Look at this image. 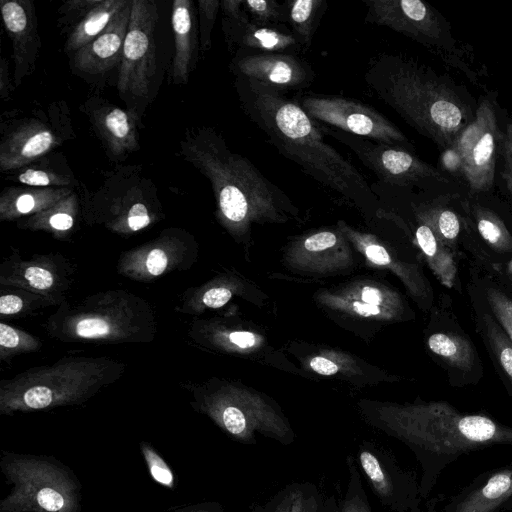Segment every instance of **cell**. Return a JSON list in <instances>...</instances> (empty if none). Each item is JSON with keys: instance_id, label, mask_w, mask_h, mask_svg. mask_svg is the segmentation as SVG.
I'll return each instance as SVG.
<instances>
[{"instance_id": "cell-1", "label": "cell", "mask_w": 512, "mask_h": 512, "mask_svg": "<svg viewBox=\"0 0 512 512\" xmlns=\"http://www.w3.org/2000/svg\"><path fill=\"white\" fill-rule=\"evenodd\" d=\"M235 87L244 113L281 155L347 200L357 204L374 201L365 177L324 140L319 123L298 102L284 92L241 77H236Z\"/></svg>"}, {"instance_id": "cell-2", "label": "cell", "mask_w": 512, "mask_h": 512, "mask_svg": "<svg viewBox=\"0 0 512 512\" xmlns=\"http://www.w3.org/2000/svg\"><path fill=\"white\" fill-rule=\"evenodd\" d=\"M364 81L380 101L440 151L453 146L475 117L477 103L465 87L405 55H378Z\"/></svg>"}, {"instance_id": "cell-3", "label": "cell", "mask_w": 512, "mask_h": 512, "mask_svg": "<svg viewBox=\"0 0 512 512\" xmlns=\"http://www.w3.org/2000/svg\"><path fill=\"white\" fill-rule=\"evenodd\" d=\"M381 428L418 460L421 499L429 496L442 471L460 456L497 445L512 446L511 426L485 414L463 413L445 401L395 410Z\"/></svg>"}, {"instance_id": "cell-4", "label": "cell", "mask_w": 512, "mask_h": 512, "mask_svg": "<svg viewBox=\"0 0 512 512\" xmlns=\"http://www.w3.org/2000/svg\"><path fill=\"white\" fill-rule=\"evenodd\" d=\"M182 153L214 190L222 216L234 224L257 216H275L289 203L277 185L267 179L246 157L232 151L212 128L188 134Z\"/></svg>"}, {"instance_id": "cell-5", "label": "cell", "mask_w": 512, "mask_h": 512, "mask_svg": "<svg viewBox=\"0 0 512 512\" xmlns=\"http://www.w3.org/2000/svg\"><path fill=\"white\" fill-rule=\"evenodd\" d=\"M365 21L385 26L423 45L446 65L461 71L476 86L485 75L476 66L473 49L457 40L449 21L421 0H362Z\"/></svg>"}, {"instance_id": "cell-6", "label": "cell", "mask_w": 512, "mask_h": 512, "mask_svg": "<svg viewBox=\"0 0 512 512\" xmlns=\"http://www.w3.org/2000/svg\"><path fill=\"white\" fill-rule=\"evenodd\" d=\"M319 125L323 133L350 148L361 163L385 185L419 188L426 192L440 189L443 193L463 194L452 188L455 183L450 177L421 160L412 150Z\"/></svg>"}, {"instance_id": "cell-7", "label": "cell", "mask_w": 512, "mask_h": 512, "mask_svg": "<svg viewBox=\"0 0 512 512\" xmlns=\"http://www.w3.org/2000/svg\"><path fill=\"white\" fill-rule=\"evenodd\" d=\"M496 91H488L477 103L474 119L460 132L453 146L463 161L466 193H490L504 138L501 108Z\"/></svg>"}, {"instance_id": "cell-8", "label": "cell", "mask_w": 512, "mask_h": 512, "mask_svg": "<svg viewBox=\"0 0 512 512\" xmlns=\"http://www.w3.org/2000/svg\"><path fill=\"white\" fill-rule=\"evenodd\" d=\"M426 346L443 368L450 386L466 388L482 380L481 357L471 337L460 325L452 298L447 293L441 295L434 307Z\"/></svg>"}, {"instance_id": "cell-9", "label": "cell", "mask_w": 512, "mask_h": 512, "mask_svg": "<svg viewBox=\"0 0 512 512\" xmlns=\"http://www.w3.org/2000/svg\"><path fill=\"white\" fill-rule=\"evenodd\" d=\"M314 121L376 142L412 150L406 135L371 106L336 95L308 93L299 100Z\"/></svg>"}, {"instance_id": "cell-10", "label": "cell", "mask_w": 512, "mask_h": 512, "mask_svg": "<svg viewBox=\"0 0 512 512\" xmlns=\"http://www.w3.org/2000/svg\"><path fill=\"white\" fill-rule=\"evenodd\" d=\"M484 194H464L460 206L466 232L464 254L489 263L512 258V210Z\"/></svg>"}, {"instance_id": "cell-11", "label": "cell", "mask_w": 512, "mask_h": 512, "mask_svg": "<svg viewBox=\"0 0 512 512\" xmlns=\"http://www.w3.org/2000/svg\"><path fill=\"white\" fill-rule=\"evenodd\" d=\"M156 2L132 0L117 87L119 92L144 97L156 72Z\"/></svg>"}, {"instance_id": "cell-12", "label": "cell", "mask_w": 512, "mask_h": 512, "mask_svg": "<svg viewBox=\"0 0 512 512\" xmlns=\"http://www.w3.org/2000/svg\"><path fill=\"white\" fill-rule=\"evenodd\" d=\"M356 461L383 506L394 512L419 511V482L389 451L364 441L358 446Z\"/></svg>"}, {"instance_id": "cell-13", "label": "cell", "mask_w": 512, "mask_h": 512, "mask_svg": "<svg viewBox=\"0 0 512 512\" xmlns=\"http://www.w3.org/2000/svg\"><path fill=\"white\" fill-rule=\"evenodd\" d=\"M236 77L260 82L279 90H300L315 78L312 67L297 55L240 51L231 62Z\"/></svg>"}, {"instance_id": "cell-14", "label": "cell", "mask_w": 512, "mask_h": 512, "mask_svg": "<svg viewBox=\"0 0 512 512\" xmlns=\"http://www.w3.org/2000/svg\"><path fill=\"white\" fill-rule=\"evenodd\" d=\"M509 508H512V464L481 473L449 497L439 512H504ZM428 512H438L434 502Z\"/></svg>"}, {"instance_id": "cell-15", "label": "cell", "mask_w": 512, "mask_h": 512, "mask_svg": "<svg viewBox=\"0 0 512 512\" xmlns=\"http://www.w3.org/2000/svg\"><path fill=\"white\" fill-rule=\"evenodd\" d=\"M465 287L476 333L480 337L497 375L512 397V343L490 311L476 285L467 279Z\"/></svg>"}, {"instance_id": "cell-16", "label": "cell", "mask_w": 512, "mask_h": 512, "mask_svg": "<svg viewBox=\"0 0 512 512\" xmlns=\"http://www.w3.org/2000/svg\"><path fill=\"white\" fill-rule=\"evenodd\" d=\"M1 14L13 44L14 83L17 86L33 71L40 48L35 11L31 1L2 0Z\"/></svg>"}, {"instance_id": "cell-17", "label": "cell", "mask_w": 512, "mask_h": 512, "mask_svg": "<svg viewBox=\"0 0 512 512\" xmlns=\"http://www.w3.org/2000/svg\"><path fill=\"white\" fill-rule=\"evenodd\" d=\"M223 31L230 45L240 51L275 52L297 55L305 49L293 32L286 27L261 25L250 20H223Z\"/></svg>"}, {"instance_id": "cell-18", "label": "cell", "mask_w": 512, "mask_h": 512, "mask_svg": "<svg viewBox=\"0 0 512 512\" xmlns=\"http://www.w3.org/2000/svg\"><path fill=\"white\" fill-rule=\"evenodd\" d=\"M132 0L93 41L74 53V66L86 73L100 74L121 62L131 15Z\"/></svg>"}, {"instance_id": "cell-19", "label": "cell", "mask_w": 512, "mask_h": 512, "mask_svg": "<svg viewBox=\"0 0 512 512\" xmlns=\"http://www.w3.org/2000/svg\"><path fill=\"white\" fill-rule=\"evenodd\" d=\"M59 144L54 130L39 120H30L8 134L0 145L2 170L19 169Z\"/></svg>"}, {"instance_id": "cell-20", "label": "cell", "mask_w": 512, "mask_h": 512, "mask_svg": "<svg viewBox=\"0 0 512 512\" xmlns=\"http://www.w3.org/2000/svg\"><path fill=\"white\" fill-rule=\"evenodd\" d=\"M464 194H437L432 199L420 202L415 210L417 218L429 225L436 236L462 260V241L466 223L460 206Z\"/></svg>"}, {"instance_id": "cell-21", "label": "cell", "mask_w": 512, "mask_h": 512, "mask_svg": "<svg viewBox=\"0 0 512 512\" xmlns=\"http://www.w3.org/2000/svg\"><path fill=\"white\" fill-rule=\"evenodd\" d=\"M171 22L175 39L172 78L175 83H186L194 67L197 51L193 3L189 0L174 1Z\"/></svg>"}, {"instance_id": "cell-22", "label": "cell", "mask_w": 512, "mask_h": 512, "mask_svg": "<svg viewBox=\"0 0 512 512\" xmlns=\"http://www.w3.org/2000/svg\"><path fill=\"white\" fill-rule=\"evenodd\" d=\"M414 236L438 281L447 289L463 293L459 274V264L462 260L447 247L434 233L432 228L417 218Z\"/></svg>"}, {"instance_id": "cell-23", "label": "cell", "mask_w": 512, "mask_h": 512, "mask_svg": "<svg viewBox=\"0 0 512 512\" xmlns=\"http://www.w3.org/2000/svg\"><path fill=\"white\" fill-rule=\"evenodd\" d=\"M93 119L98 133L113 155L120 156L137 149L136 121L129 113L114 106H105L94 112Z\"/></svg>"}, {"instance_id": "cell-24", "label": "cell", "mask_w": 512, "mask_h": 512, "mask_svg": "<svg viewBox=\"0 0 512 512\" xmlns=\"http://www.w3.org/2000/svg\"><path fill=\"white\" fill-rule=\"evenodd\" d=\"M464 258L467 263V279L476 285L512 343V294L488 269L467 255Z\"/></svg>"}, {"instance_id": "cell-25", "label": "cell", "mask_w": 512, "mask_h": 512, "mask_svg": "<svg viewBox=\"0 0 512 512\" xmlns=\"http://www.w3.org/2000/svg\"><path fill=\"white\" fill-rule=\"evenodd\" d=\"M128 0H101L70 33L65 49L77 52L98 37L127 5Z\"/></svg>"}, {"instance_id": "cell-26", "label": "cell", "mask_w": 512, "mask_h": 512, "mask_svg": "<svg viewBox=\"0 0 512 512\" xmlns=\"http://www.w3.org/2000/svg\"><path fill=\"white\" fill-rule=\"evenodd\" d=\"M288 24L305 49L311 45L319 21L326 10L325 0L286 1Z\"/></svg>"}, {"instance_id": "cell-27", "label": "cell", "mask_w": 512, "mask_h": 512, "mask_svg": "<svg viewBox=\"0 0 512 512\" xmlns=\"http://www.w3.org/2000/svg\"><path fill=\"white\" fill-rule=\"evenodd\" d=\"M278 495L282 512H323L325 497L313 483L289 484Z\"/></svg>"}, {"instance_id": "cell-28", "label": "cell", "mask_w": 512, "mask_h": 512, "mask_svg": "<svg viewBox=\"0 0 512 512\" xmlns=\"http://www.w3.org/2000/svg\"><path fill=\"white\" fill-rule=\"evenodd\" d=\"M348 482L342 498L337 501V512H373L364 489L356 458L347 456Z\"/></svg>"}, {"instance_id": "cell-29", "label": "cell", "mask_w": 512, "mask_h": 512, "mask_svg": "<svg viewBox=\"0 0 512 512\" xmlns=\"http://www.w3.org/2000/svg\"><path fill=\"white\" fill-rule=\"evenodd\" d=\"M243 10L250 20L261 25L280 26L288 24L286 4L275 0H246Z\"/></svg>"}, {"instance_id": "cell-30", "label": "cell", "mask_w": 512, "mask_h": 512, "mask_svg": "<svg viewBox=\"0 0 512 512\" xmlns=\"http://www.w3.org/2000/svg\"><path fill=\"white\" fill-rule=\"evenodd\" d=\"M497 171L503 191L512 210V116L506 120Z\"/></svg>"}, {"instance_id": "cell-31", "label": "cell", "mask_w": 512, "mask_h": 512, "mask_svg": "<svg viewBox=\"0 0 512 512\" xmlns=\"http://www.w3.org/2000/svg\"><path fill=\"white\" fill-rule=\"evenodd\" d=\"M17 180L24 185L45 187L51 185H70L72 177L57 173L48 168L29 167L17 175Z\"/></svg>"}, {"instance_id": "cell-32", "label": "cell", "mask_w": 512, "mask_h": 512, "mask_svg": "<svg viewBox=\"0 0 512 512\" xmlns=\"http://www.w3.org/2000/svg\"><path fill=\"white\" fill-rule=\"evenodd\" d=\"M218 0H200V43L202 51H207L211 47L212 28L220 8Z\"/></svg>"}, {"instance_id": "cell-33", "label": "cell", "mask_w": 512, "mask_h": 512, "mask_svg": "<svg viewBox=\"0 0 512 512\" xmlns=\"http://www.w3.org/2000/svg\"><path fill=\"white\" fill-rule=\"evenodd\" d=\"M438 165L443 174L463 179V161L454 146L440 152Z\"/></svg>"}, {"instance_id": "cell-34", "label": "cell", "mask_w": 512, "mask_h": 512, "mask_svg": "<svg viewBox=\"0 0 512 512\" xmlns=\"http://www.w3.org/2000/svg\"><path fill=\"white\" fill-rule=\"evenodd\" d=\"M469 257L479 265L488 269L512 294V258L503 263H489L471 256Z\"/></svg>"}, {"instance_id": "cell-35", "label": "cell", "mask_w": 512, "mask_h": 512, "mask_svg": "<svg viewBox=\"0 0 512 512\" xmlns=\"http://www.w3.org/2000/svg\"><path fill=\"white\" fill-rule=\"evenodd\" d=\"M108 332L109 325L100 318H85L76 326V333L84 338L100 337Z\"/></svg>"}, {"instance_id": "cell-36", "label": "cell", "mask_w": 512, "mask_h": 512, "mask_svg": "<svg viewBox=\"0 0 512 512\" xmlns=\"http://www.w3.org/2000/svg\"><path fill=\"white\" fill-rule=\"evenodd\" d=\"M23 398L28 407L41 409L52 402L53 395L52 391L45 386H34L25 392Z\"/></svg>"}, {"instance_id": "cell-37", "label": "cell", "mask_w": 512, "mask_h": 512, "mask_svg": "<svg viewBox=\"0 0 512 512\" xmlns=\"http://www.w3.org/2000/svg\"><path fill=\"white\" fill-rule=\"evenodd\" d=\"M147 459L150 466V472L153 478L164 485H170L173 481V475L166 464L153 452H147Z\"/></svg>"}, {"instance_id": "cell-38", "label": "cell", "mask_w": 512, "mask_h": 512, "mask_svg": "<svg viewBox=\"0 0 512 512\" xmlns=\"http://www.w3.org/2000/svg\"><path fill=\"white\" fill-rule=\"evenodd\" d=\"M37 502L44 510L58 512L64 506L62 495L53 489L44 488L37 493Z\"/></svg>"}, {"instance_id": "cell-39", "label": "cell", "mask_w": 512, "mask_h": 512, "mask_svg": "<svg viewBox=\"0 0 512 512\" xmlns=\"http://www.w3.org/2000/svg\"><path fill=\"white\" fill-rule=\"evenodd\" d=\"M337 237L333 232L322 231L308 237L304 247L312 252L325 250L335 245Z\"/></svg>"}, {"instance_id": "cell-40", "label": "cell", "mask_w": 512, "mask_h": 512, "mask_svg": "<svg viewBox=\"0 0 512 512\" xmlns=\"http://www.w3.org/2000/svg\"><path fill=\"white\" fill-rule=\"evenodd\" d=\"M25 278L32 287L40 290L49 288L53 283L52 274L40 267L28 268L25 272Z\"/></svg>"}, {"instance_id": "cell-41", "label": "cell", "mask_w": 512, "mask_h": 512, "mask_svg": "<svg viewBox=\"0 0 512 512\" xmlns=\"http://www.w3.org/2000/svg\"><path fill=\"white\" fill-rule=\"evenodd\" d=\"M231 291L227 288H212L203 296V303L210 308H219L231 298Z\"/></svg>"}, {"instance_id": "cell-42", "label": "cell", "mask_w": 512, "mask_h": 512, "mask_svg": "<svg viewBox=\"0 0 512 512\" xmlns=\"http://www.w3.org/2000/svg\"><path fill=\"white\" fill-rule=\"evenodd\" d=\"M167 266V256L160 249H153L147 256L146 267L152 275H160Z\"/></svg>"}, {"instance_id": "cell-43", "label": "cell", "mask_w": 512, "mask_h": 512, "mask_svg": "<svg viewBox=\"0 0 512 512\" xmlns=\"http://www.w3.org/2000/svg\"><path fill=\"white\" fill-rule=\"evenodd\" d=\"M244 0H224L220 2V6L226 16L231 20H241L248 15L243 10Z\"/></svg>"}, {"instance_id": "cell-44", "label": "cell", "mask_w": 512, "mask_h": 512, "mask_svg": "<svg viewBox=\"0 0 512 512\" xmlns=\"http://www.w3.org/2000/svg\"><path fill=\"white\" fill-rule=\"evenodd\" d=\"M365 254L371 262L377 265H388L391 262L389 253L381 245H367L365 247Z\"/></svg>"}, {"instance_id": "cell-45", "label": "cell", "mask_w": 512, "mask_h": 512, "mask_svg": "<svg viewBox=\"0 0 512 512\" xmlns=\"http://www.w3.org/2000/svg\"><path fill=\"white\" fill-rule=\"evenodd\" d=\"M310 367L321 375H333L337 373L338 366L329 359L317 356L310 361Z\"/></svg>"}, {"instance_id": "cell-46", "label": "cell", "mask_w": 512, "mask_h": 512, "mask_svg": "<svg viewBox=\"0 0 512 512\" xmlns=\"http://www.w3.org/2000/svg\"><path fill=\"white\" fill-rule=\"evenodd\" d=\"M23 307L22 300L15 295H4L0 298V313L14 314L19 312Z\"/></svg>"}, {"instance_id": "cell-47", "label": "cell", "mask_w": 512, "mask_h": 512, "mask_svg": "<svg viewBox=\"0 0 512 512\" xmlns=\"http://www.w3.org/2000/svg\"><path fill=\"white\" fill-rule=\"evenodd\" d=\"M19 343L17 332L8 325L0 324V345L2 347L14 348Z\"/></svg>"}, {"instance_id": "cell-48", "label": "cell", "mask_w": 512, "mask_h": 512, "mask_svg": "<svg viewBox=\"0 0 512 512\" xmlns=\"http://www.w3.org/2000/svg\"><path fill=\"white\" fill-rule=\"evenodd\" d=\"M73 222L72 216L64 212L55 213L49 218L50 225L56 230H68Z\"/></svg>"}, {"instance_id": "cell-49", "label": "cell", "mask_w": 512, "mask_h": 512, "mask_svg": "<svg viewBox=\"0 0 512 512\" xmlns=\"http://www.w3.org/2000/svg\"><path fill=\"white\" fill-rule=\"evenodd\" d=\"M229 339L232 343L241 348L252 347L255 343V336L247 331L232 332L229 335Z\"/></svg>"}, {"instance_id": "cell-50", "label": "cell", "mask_w": 512, "mask_h": 512, "mask_svg": "<svg viewBox=\"0 0 512 512\" xmlns=\"http://www.w3.org/2000/svg\"><path fill=\"white\" fill-rule=\"evenodd\" d=\"M251 512H282L278 493L274 495L265 505H253L251 507Z\"/></svg>"}, {"instance_id": "cell-51", "label": "cell", "mask_w": 512, "mask_h": 512, "mask_svg": "<svg viewBox=\"0 0 512 512\" xmlns=\"http://www.w3.org/2000/svg\"><path fill=\"white\" fill-rule=\"evenodd\" d=\"M361 299L368 304L376 305L378 306L381 301V293L378 289L370 286H366L363 288L361 293Z\"/></svg>"}, {"instance_id": "cell-52", "label": "cell", "mask_w": 512, "mask_h": 512, "mask_svg": "<svg viewBox=\"0 0 512 512\" xmlns=\"http://www.w3.org/2000/svg\"><path fill=\"white\" fill-rule=\"evenodd\" d=\"M1 76H0V92L1 97L4 98L9 93V74L7 69V64L5 58L1 60V68H0Z\"/></svg>"}, {"instance_id": "cell-53", "label": "cell", "mask_w": 512, "mask_h": 512, "mask_svg": "<svg viewBox=\"0 0 512 512\" xmlns=\"http://www.w3.org/2000/svg\"><path fill=\"white\" fill-rule=\"evenodd\" d=\"M353 309L355 312L363 316L377 315L380 313L378 306L365 302H354Z\"/></svg>"}, {"instance_id": "cell-54", "label": "cell", "mask_w": 512, "mask_h": 512, "mask_svg": "<svg viewBox=\"0 0 512 512\" xmlns=\"http://www.w3.org/2000/svg\"><path fill=\"white\" fill-rule=\"evenodd\" d=\"M323 512H337V500L333 495L325 497Z\"/></svg>"}]
</instances>
